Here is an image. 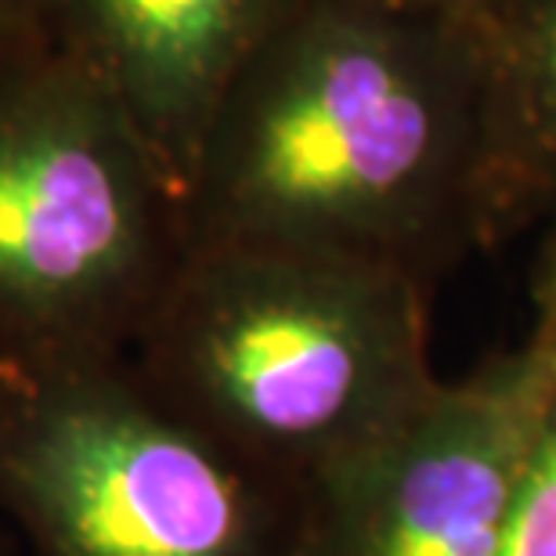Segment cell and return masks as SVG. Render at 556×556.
Returning <instances> with one entry per match:
<instances>
[{
  "label": "cell",
  "mask_w": 556,
  "mask_h": 556,
  "mask_svg": "<svg viewBox=\"0 0 556 556\" xmlns=\"http://www.w3.org/2000/svg\"><path fill=\"white\" fill-rule=\"evenodd\" d=\"M448 8L300 0L210 127L185 247L337 253L422 282L495 231L492 54Z\"/></svg>",
  "instance_id": "6da1fadb"
},
{
  "label": "cell",
  "mask_w": 556,
  "mask_h": 556,
  "mask_svg": "<svg viewBox=\"0 0 556 556\" xmlns=\"http://www.w3.org/2000/svg\"><path fill=\"white\" fill-rule=\"evenodd\" d=\"M127 362L166 405L296 495L438 387L419 278L231 242L185 247Z\"/></svg>",
  "instance_id": "7a4b0ae2"
},
{
  "label": "cell",
  "mask_w": 556,
  "mask_h": 556,
  "mask_svg": "<svg viewBox=\"0 0 556 556\" xmlns=\"http://www.w3.org/2000/svg\"><path fill=\"white\" fill-rule=\"evenodd\" d=\"M185 257L174 192L59 51L0 73V365L127 358Z\"/></svg>",
  "instance_id": "3957f363"
},
{
  "label": "cell",
  "mask_w": 556,
  "mask_h": 556,
  "mask_svg": "<svg viewBox=\"0 0 556 556\" xmlns=\"http://www.w3.org/2000/svg\"><path fill=\"white\" fill-rule=\"evenodd\" d=\"M0 509L37 556H293L300 495L127 358H87L0 391Z\"/></svg>",
  "instance_id": "277c9868"
},
{
  "label": "cell",
  "mask_w": 556,
  "mask_h": 556,
  "mask_svg": "<svg viewBox=\"0 0 556 556\" xmlns=\"http://www.w3.org/2000/svg\"><path fill=\"white\" fill-rule=\"evenodd\" d=\"M556 397V321L300 492L293 556H498Z\"/></svg>",
  "instance_id": "5b68a950"
},
{
  "label": "cell",
  "mask_w": 556,
  "mask_h": 556,
  "mask_svg": "<svg viewBox=\"0 0 556 556\" xmlns=\"http://www.w3.org/2000/svg\"><path fill=\"white\" fill-rule=\"evenodd\" d=\"M296 4L43 0V48L116 105L181 206L228 91Z\"/></svg>",
  "instance_id": "8992f818"
},
{
  "label": "cell",
  "mask_w": 556,
  "mask_h": 556,
  "mask_svg": "<svg viewBox=\"0 0 556 556\" xmlns=\"http://www.w3.org/2000/svg\"><path fill=\"white\" fill-rule=\"evenodd\" d=\"M495 98V228L528 203L556 210V0H525L503 54H492Z\"/></svg>",
  "instance_id": "52a82bcc"
},
{
  "label": "cell",
  "mask_w": 556,
  "mask_h": 556,
  "mask_svg": "<svg viewBox=\"0 0 556 556\" xmlns=\"http://www.w3.org/2000/svg\"><path fill=\"white\" fill-rule=\"evenodd\" d=\"M498 556H556V397L531 452L528 477Z\"/></svg>",
  "instance_id": "ba28073f"
},
{
  "label": "cell",
  "mask_w": 556,
  "mask_h": 556,
  "mask_svg": "<svg viewBox=\"0 0 556 556\" xmlns=\"http://www.w3.org/2000/svg\"><path fill=\"white\" fill-rule=\"evenodd\" d=\"M43 48V0H0V73Z\"/></svg>",
  "instance_id": "9c48e42d"
},
{
  "label": "cell",
  "mask_w": 556,
  "mask_h": 556,
  "mask_svg": "<svg viewBox=\"0 0 556 556\" xmlns=\"http://www.w3.org/2000/svg\"><path fill=\"white\" fill-rule=\"evenodd\" d=\"M542 315L556 321V231H553V250L546 264V286H542Z\"/></svg>",
  "instance_id": "30bf717a"
},
{
  "label": "cell",
  "mask_w": 556,
  "mask_h": 556,
  "mask_svg": "<svg viewBox=\"0 0 556 556\" xmlns=\"http://www.w3.org/2000/svg\"><path fill=\"white\" fill-rule=\"evenodd\" d=\"M11 380H15V372H11V369H4V365H0V391H4V387H8Z\"/></svg>",
  "instance_id": "8fae6325"
},
{
  "label": "cell",
  "mask_w": 556,
  "mask_h": 556,
  "mask_svg": "<svg viewBox=\"0 0 556 556\" xmlns=\"http://www.w3.org/2000/svg\"><path fill=\"white\" fill-rule=\"evenodd\" d=\"M441 4H452V8H459V4H466V8H470V4H481V0H441Z\"/></svg>",
  "instance_id": "7c38bea8"
}]
</instances>
